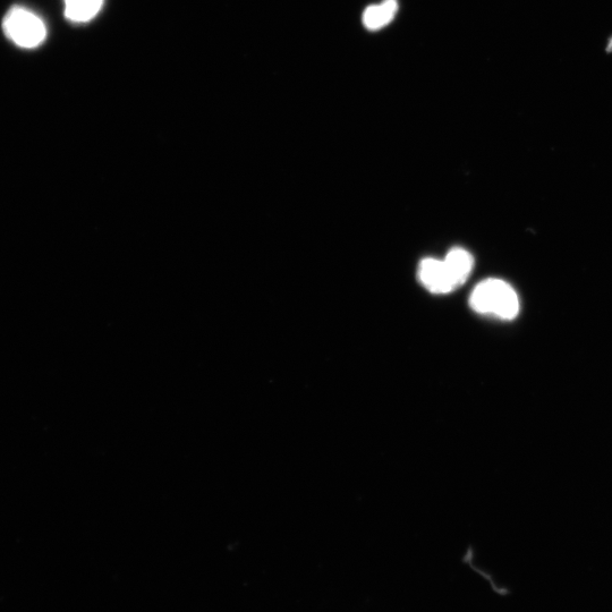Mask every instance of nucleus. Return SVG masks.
Listing matches in <instances>:
<instances>
[{"label":"nucleus","instance_id":"obj_1","mask_svg":"<svg viewBox=\"0 0 612 612\" xmlns=\"http://www.w3.org/2000/svg\"><path fill=\"white\" fill-rule=\"evenodd\" d=\"M471 308L480 314L495 316L501 320H513L520 313V299L515 289L504 280H483L470 296Z\"/></svg>","mask_w":612,"mask_h":612},{"label":"nucleus","instance_id":"obj_2","mask_svg":"<svg viewBox=\"0 0 612 612\" xmlns=\"http://www.w3.org/2000/svg\"><path fill=\"white\" fill-rule=\"evenodd\" d=\"M3 29L13 44L24 49L39 47L47 37L44 21L22 6H14L4 17Z\"/></svg>","mask_w":612,"mask_h":612},{"label":"nucleus","instance_id":"obj_3","mask_svg":"<svg viewBox=\"0 0 612 612\" xmlns=\"http://www.w3.org/2000/svg\"><path fill=\"white\" fill-rule=\"evenodd\" d=\"M418 277L420 283L433 294H448L458 288L456 280L445 260L433 258L421 261Z\"/></svg>","mask_w":612,"mask_h":612},{"label":"nucleus","instance_id":"obj_4","mask_svg":"<svg viewBox=\"0 0 612 612\" xmlns=\"http://www.w3.org/2000/svg\"><path fill=\"white\" fill-rule=\"evenodd\" d=\"M398 10L397 0H385L384 3L370 6L363 14V23L369 30H379L393 21Z\"/></svg>","mask_w":612,"mask_h":612},{"label":"nucleus","instance_id":"obj_5","mask_svg":"<svg viewBox=\"0 0 612 612\" xmlns=\"http://www.w3.org/2000/svg\"><path fill=\"white\" fill-rule=\"evenodd\" d=\"M445 262L456 280L458 287L465 284L474 267V258L470 252L461 248L450 250Z\"/></svg>","mask_w":612,"mask_h":612},{"label":"nucleus","instance_id":"obj_6","mask_svg":"<svg viewBox=\"0 0 612 612\" xmlns=\"http://www.w3.org/2000/svg\"><path fill=\"white\" fill-rule=\"evenodd\" d=\"M65 16L75 23L88 22L101 10L104 0H64Z\"/></svg>","mask_w":612,"mask_h":612},{"label":"nucleus","instance_id":"obj_7","mask_svg":"<svg viewBox=\"0 0 612 612\" xmlns=\"http://www.w3.org/2000/svg\"><path fill=\"white\" fill-rule=\"evenodd\" d=\"M607 51H608V53H611V51H612V38L610 39Z\"/></svg>","mask_w":612,"mask_h":612}]
</instances>
